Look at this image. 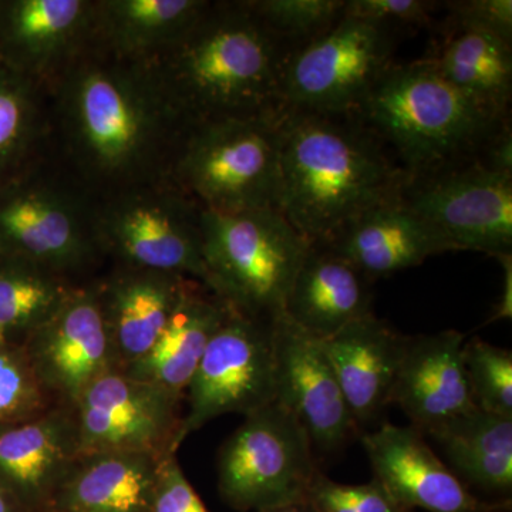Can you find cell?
<instances>
[{"label":"cell","mask_w":512,"mask_h":512,"mask_svg":"<svg viewBox=\"0 0 512 512\" xmlns=\"http://www.w3.org/2000/svg\"><path fill=\"white\" fill-rule=\"evenodd\" d=\"M47 96L50 130L93 197L168 180L191 126L146 62L87 47Z\"/></svg>","instance_id":"cell-1"},{"label":"cell","mask_w":512,"mask_h":512,"mask_svg":"<svg viewBox=\"0 0 512 512\" xmlns=\"http://www.w3.org/2000/svg\"><path fill=\"white\" fill-rule=\"evenodd\" d=\"M292 50L266 28L248 0L208 2L146 63L192 126L282 111V73Z\"/></svg>","instance_id":"cell-2"},{"label":"cell","mask_w":512,"mask_h":512,"mask_svg":"<svg viewBox=\"0 0 512 512\" xmlns=\"http://www.w3.org/2000/svg\"><path fill=\"white\" fill-rule=\"evenodd\" d=\"M279 211L311 244H326L410 175L353 116L282 110Z\"/></svg>","instance_id":"cell-3"},{"label":"cell","mask_w":512,"mask_h":512,"mask_svg":"<svg viewBox=\"0 0 512 512\" xmlns=\"http://www.w3.org/2000/svg\"><path fill=\"white\" fill-rule=\"evenodd\" d=\"M352 116L410 177L477 158L510 121L458 90L427 57L393 63Z\"/></svg>","instance_id":"cell-4"},{"label":"cell","mask_w":512,"mask_h":512,"mask_svg":"<svg viewBox=\"0 0 512 512\" xmlns=\"http://www.w3.org/2000/svg\"><path fill=\"white\" fill-rule=\"evenodd\" d=\"M281 113L192 124L168 180L204 211L279 210Z\"/></svg>","instance_id":"cell-5"},{"label":"cell","mask_w":512,"mask_h":512,"mask_svg":"<svg viewBox=\"0 0 512 512\" xmlns=\"http://www.w3.org/2000/svg\"><path fill=\"white\" fill-rule=\"evenodd\" d=\"M208 289L235 311L275 319L311 242L279 210H202Z\"/></svg>","instance_id":"cell-6"},{"label":"cell","mask_w":512,"mask_h":512,"mask_svg":"<svg viewBox=\"0 0 512 512\" xmlns=\"http://www.w3.org/2000/svg\"><path fill=\"white\" fill-rule=\"evenodd\" d=\"M202 210L170 180L94 197L100 251L124 268L183 276L208 289Z\"/></svg>","instance_id":"cell-7"},{"label":"cell","mask_w":512,"mask_h":512,"mask_svg":"<svg viewBox=\"0 0 512 512\" xmlns=\"http://www.w3.org/2000/svg\"><path fill=\"white\" fill-rule=\"evenodd\" d=\"M36 165L0 185V256L66 276L100 251L94 235V197Z\"/></svg>","instance_id":"cell-8"},{"label":"cell","mask_w":512,"mask_h":512,"mask_svg":"<svg viewBox=\"0 0 512 512\" xmlns=\"http://www.w3.org/2000/svg\"><path fill=\"white\" fill-rule=\"evenodd\" d=\"M320 474L308 434L276 402L245 417L218 458V488L238 511L308 503Z\"/></svg>","instance_id":"cell-9"},{"label":"cell","mask_w":512,"mask_h":512,"mask_svg":"<svg viewBox=\"0 0 512 512\" xmlns=\"http://www.w3.org/2000/svg\"><path fill=\"white\" fill-rule=\"evenodd\" d=\"M396 46V30L343 15L286 57L282 110L352 116L394 63Z\"/></svg>","instance_id":"cell-10"},{"label":"cell","mask_w":512,"mask_h":512,"mask_svg":"<svg viewBox=\"0 0 512 512\" xmlns=\"http://www.w3.org/2000/svg\"><path fill=\"white\" fill-rule=\"evenodd\" d=\"M180 394L111 367L70 406L79 457L101 453L175 456L181 446Z\"/></svg>","instance_id":"cell-11"},{"label":"cell","mask_w":512,"mask_h":512,"mask_svg":"<svg viewBox=\"0 0 512 512\" xmlns=\"http://www.w3.org/2000/svg\"><path fill=\"white\" fill-rule=\"evenodd\" d=\"M272 322L229 309L185 390L181 440L224 414L247 417L275 403Z\"/></svg>","instance_id":"cell-12"},{"label":"cell","mask_w":512,"mask_h":512,"mask_svg":"<svg viewBox=\"0 0 512 512\" xmlns=\"http://www.w3.org/2000/svg\"><path fill=\"white\" fill-rule=\"evenodd\" d=\"M402 200L453 251L512 254V177L473 160L410 177Z\"/></svg>","instance_id":"cell-13"},{"label":"cell","mask_w":512,"mask_h":512,"mask_svg":"<svg viewBox=\"0 0 512 512\" xmlns=\"http://www.w3.org/2000/svg\"><path fill=\"white\" fill-rule=\"evenodd\" d=\"M275 402L298 420L316 457L332 456L360 437L323 340L286 318L274 322Z\"/></svg>","instance_id":"cell-14"},{"label":"cell","mask_w":512,"mask_h":512,"mask_svg":"<svg viewBox=\"0 0 512 512\" xmlns=\"http://www.w3.org/2000/svg\"><path fill=\"white\" fill-rule=\"evenodd\" d=\"M22 348L50 399L70 406L94 379L117 366L99 289L73 288Z\"/></svg>","instance_id":"cell-15"},{"label":"cell","mask_w":512,"mask_h":512,"mask_svg":"<svg viewBox=\"0 0 512 512\" xmlns=\"http://www.w3.org/2000/svg\"><path fill=\"white\" fill-rule=\"evenodd\" d=\"M375 480L403 510L507 512L511 501H485L471 493L412 426L383 424L360 434Z\"/></svg>","instance_id":"cell-16"},{"label":"cell","mask_w":512,"mask_h":512,"mask_svg":"<svg viewBox=\"0 0 512 512\" xmlns=\"http://www.w3.org/2000/svg\"><path fill=\"white\" fill-rule=\"evenodd\" d=\"M94 2H0V62L47 92L64 69L92 46Z\"/></svg>","instance_id":"cell-17"},{"label":"cell","mask_w":512,"mask_h":512,"mask_svg":"<svg viewBox=\"0 0 512 512\" xmlns=\"http://www.w3.org/2000/svg\"><path fill=\"white\" fill-rule=\"evenodd\" d=\"M466 336L457 330L407 338L392 404L424 436L477 409L464 367Z\"/></svg>","instance_id":"cell-18"},{"label":"cell","mask_w":512,"mask_h":512,"mask_svg":"<svg viewBox=\"0 0 512 512\" xmlns=\"http://www.w3.org/2000/svg\"><path fill=\"white\" fill-rule=\"evenodd\" d=\"M77 458L76 434L66 406L0 424V485L25 512L47 510Z\"/></svg>","instance_id":"cell-19"},{"label":"cell","mask_w":512,"mask_h":512,"mask_svg":"<svg viewBox=\"0 0 512 512\" xmlns=\"http://www.w3.org/2000/svg\"><path fill=\"white\" fill-rule=\"evenodd\" d=\"M407 338L370 313L323 340L360 434L392 406L393 387Z\"/></svg>","instance_id":"cell-20"},{"label":"cell","mask_w":512,"mask_h":512,"mask_svg":"<svg viewBox=\"0 0 512 512\" xmlns=\"http://www.w3.org/2000/svg\"><path fill=\"white\" fill-rule=\"evenodd\" d=\"M326 245L370 281L453 251L439 231L410 210L402 194L360 214Z\"/></svg>","instance_id":"cell-21"},{"label":"cell","mask_w":512,"mask_h":512,"mask_svg":"<svg viewBox=\"0 0 512 512\" xmlns=\"http://www.w3.org/2000/svg\"><path fill=\"white\" fill-rule=\"evenodd\" d=\"M372 281L326 244H311L291 291L284 315L320 340L373 313Z\"/></svg>","instance_id":"cell-22"},{"label":"cell","mask_w":512,"mask_h":512,"mask_svg":"<svg viewBox=\"0 0 512 512\" xmlns=\"http://www.w3.org/2000/svg\"><path fill=\"white\" fill-rule=\"evenodd\" d=\"M191 279L124 268L99 289L117 366L146 356L173 315Z\"/></svg>","instance_id":"cell-23"},{"label":"cell","mask_w":512,"mask_h":512,"mask_svg":"<svg viewBox=\"0 0 512 512\" xmlns=\"http://www.w3.org/2000/svg\"><path fill=\"white\" fill-rule=\"evenodd\" d=\"M167 458L140 453L79 457L46 511L151 512Z\"/></svg>","instance_id":"cell-24"},{"label":"cell","mask_w":512,"mask_h":512,"mask_svg":"<svg viewBox=\"0 0 512 512\" xmlns=\"http://www.w3.org/2000/svg\"><path fill=\"white\" fill-rule=\"evenodd\" d=\"M229 309L231 306L210 289L191 281L156 345L146 356L120 369L183 396Z\"/></svg>","instance_id":"cell-25"},{"label":"cell","mask_w":512,"mask_h":512,"mask_svg":"<svg viewBox=\"0 0 512 512\" xmlns=\"http://www.w3.org/2000/svg\"><path fill=\"white\" fill-rule=\"evenodd\" d=\"M207 0H96L92 46L148 62L207 8Z\"/></svg>","instance_id":"cell-26"},{"label":"cell","mask_w":512,"mask_h":512,"mask_svg":"<svg viewBox=\"0 0 512 512\" xmlns=\"http://www.w3.org/2000/svg\"><path fill=\"white\" fill-rule=\"evenodd\" d=\"M461 483L487 493L512 490V419L476 409L429 436Z\"/></svg>","instance_id":"cell-27"},{"label":"cell","mask_w":512,"mask_h":512,"mask_svg":"<svg viewBox=\"0 0 512 512\" xmlns=\"http://www.w3.org/2000/svg\"><path fill=\"white\" fill-rule=\"evenodd\" d=\"M427 59L444 79L491 110L510 116L512 42L483 30L441 26Z\"/></svg>","instance_id":"cell-28"},{"label":"cell","mask_w":512,"mask_h":512,"mask_svg":"<svg viewBox=\"0 0 512 512\" xmlns=\"http://www.w3.org/2000/svg\"><path fill=\"white\" fill-rule=\"evenodd\" d=\"M47 92L0 62V185L37 164V153L52 134Z\"/></svg>","instance_id":"cell-29"},{"label":"cell","mask_w":512,"mask_h":512,"mask_svg":"<svg viewBox=\"0 0 512 512\" xmlns=\"http://www.w3.org/2000/svg\"><path fill=\"white\" fill-rule=\"evenodd\" d=\"M72 291L62 275L0 256V340L22 345Z\"/></svg>","instance_id":"cell-30"},{"label":"cell","mask_w":512,"mask_h":512,"mask_svg":"<svg viewBox=\"0 0 512 512\" xmlns=\"http://www.w3.org/2000/svg\"><path fill=\"white\" fill-rule=\"evenodd\" d=\"M255 15L286 45L315 39L343 16L345 0H248Z\"/></svg>","instance_id":"cell-31"},{"label":"cell","mask_w":512,"mask_h":512,"mask_svg":"<svg viewBox=\"0 0 512 512\" xmlns=\"http://www.w3.org/2000/svg\"><path fill=\"white\" fill-rule=\"evenodd\" d=\"M464 367L477 409L512 419V353L484 340L464 342Z\"/></svg>","instance_id":"cell-32"},{"label":"cell","mask_w":512,"mask_h":512,"mask_svg":"<svg viewBox=\"0 0 512 512\" xmlns=\"http://www.w3.org/2000/svg\"><path fill=\"white\" fill-rule=\"evenodd\" d=\"M52 402L22 345L0 340V424L39 416Z\"/></svg>","instance_id":"cell-33"},{"label":"cell","mask_w":512,"mask_h":512,"mask_svg":"<svg viewBox=\"0 0 512 512\" xmlns=\"http://www.w3.org/2000/svg\"><path fill=\"white\" fill-rule=\"evenodd\" d=\"M308 504L316 512H407L375 478L350 485L336 483L323 473L312 485Z\"/></svg>","instance_id":"cell-34"},{"label":"cell","mask_w":512,"mask_h":512,"mask_svg":"<svg viewBox=\"0 0 512 512\" xmlns=\"http://www.w3.org/2000/svg\"><path fill=\"white\" fill-rule=\"evenodd\" d=\"M439 2L426 0H345L343 15L393 30L433 28Z\"/></svg>","instance_id":"cell-35"},{"label":"cell","mask_w":512,"mask_h":512,"mask_svg":"<svg viewBox=\"0 0 512 512\" xmlns=\"http://www.w3.org/2000/svg\"><path fill=\"white\" fill-rule=\"evenodd\" d=\"M443 5L447 15L441 26L483 30L512 42L511 0H456Z\"/></svg>","instance_id":"cell-36"},{"label":"cell","mask_w":512,"mask_h":512,"mask_svg":"<svg viewBox=\"0 0 512 512\" xmlns=\"http://www.w3.org/2000/svg\"><path fill=\"white\" fill-rule=\"evenodd\" d=\"M151 512H208L175 456L168 457L161 467Z\"/></svg>","instance_id":"cell-37"},{"label":"cell","mask_w":512,"mask_h":512,"mask_svg":"<svg viewBox=\"0 0 512 512\" xmlns=\"http://www.w3.org/2000/svg\"><path fill=\"white\" fill-rule=\"evenodd\" d=\"M476 160L494 173L512 177V128L511 121L505 123L485 143Z\"/></svg>","instance_id":"cell-38"},{"label":"cell","mask_w":512,"mask_h":512,"mask_svg":"<svg viewBox=\"0 0 512 512\" xmlns=\"http://www.w3.org/2000/svg\"><path fill=\"white\" fill-rule=\"evenodd\" d=\"M495 259L503 266V288L485 325L512 318V254L500 255Z\"/></svg>","instance_id":"cell-39"},{"label":"cell","mask_w":512,"mask_h":512,"mask_svg":"<svg viewBox=\"0 0 512 512\" xmlns=\"http://www.w3.org/2000/svg\"><path fill=\"white\" fill-rule=\"evenodd\" d=\"M0 512H25L16 498L0 485Z\"/></svg>","instance_id":"cell-40"},{"label":"cell","mask_w":512,"mask_h":512,"mask_svg":"<svg viewBox=\"0 0 512 512\" xmlns=\"http://www.w3.org/2000/svg\"><path fill=\"white\" fill-rule=\"evenodd\" d=\"M262 512H316L313 510L311 505L308 503L305 504H293V505H285V507L272 508V510H266Z\"/></svg>","instance_id":"cell-41"},{"label":"cell","mask_w":512,"mask_h":512,"mask_svg":"<svg viewBox=\"0 0 512 512\" xmlns=\"http://www.w3.org/2000/svg\"><path fill=\"white\" fill-rule=\"evenodd\" d=\"M46 512H55V511H46Z\"/></svg>","instance_id":"cell-42"}]
</instances>
